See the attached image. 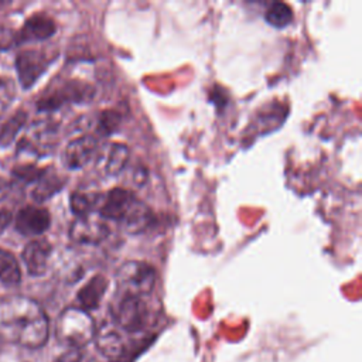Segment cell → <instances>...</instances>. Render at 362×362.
<instances>
[{
	"label": "cell",
	"instance_id": "12",
	"mask_svg": "<svg viewBox=\"0 0 362 362\" xmlns=\"http://www.w3.org/2000/svg\"><path fill=\"white\" fill-rule=\"evenodd\" d=\"M51 223L49 212L40 205H27L16 216V229L24 236H40Z\"/></svg>",
	"mask_w": 362,
	"mask_h": 362
},
{
	"label": "cell",
	"instance_id": "14",
	"mask_svg": "<svg viewBox=\"0 0 362 362\" xmlns=\"http://www.w3.org/2000/svg\"><path fill=\"white\" fill-rule=\"evenodd\" d=\"M55 23L51 17L42 13H37L31 16L20 30H17V42H31V41H42L49 38L55 33Z\"/></svg>",
	"mask_w": 362,
	"mask_h": 362
},
{
	"label": "cell",
	"instance_id": "25",
	"mask_svg": "<svg viewBox=\"0 0 362 362\" xmlns=\"http://www.w3.org/2000/svg\"><path fill=\"white\" fill-rule=\"evenodd\" d=\"M18 44L17 42V30H13L8 25H1L0 27V48H11L13 45Z\"/></svg>",
	"mask_w": 362,
	"mask_h": 362
},
{
	"label": "cell",
	"instance_id": "23",
	"mask_svg": "<svg viewBox=\"0 0 362 362\" xmlns=\"http://www.w3.org/2000/svg\"><path fill=\"white\" fill-rule=\"evenodd\" d=\"M120 123V116L116 112L112 110H106L100 115L99 122H98V130L100 134L107 136L112 132H115L119 127Z\"/></svg>",
	"mask_w": 362,
	"mask_h": 362
},
{
	"label": "cell",
	"instance_id": "28",
	"mask_svg": "<svg viewBox=\"0 0 362 362\" xmlns=\"http://www.w3.org/2000/svg\"><path fill=\"white\" fill-rule=\"evenodd\" d=\"M6 187H7V180L3 175H0V191L4 189Z\"/></svg>",
	"mask_w": 362,
	"mask_h": 362
},
{
	"label": "cell",
	"instance_id": "10",
	"mask_svg": "<svg viewBox=\"0 0 362 362\" xmlns=\"http://www.w3.org/2000/svg\"><path fill=\"white\" fill-rule=\"evenodd\" d=\"M89 96L88 86L78 82H65L61 86H57L45 92L37 102L38 110L48 112L61 107L66 102L83 100Z\"/></svg>",
	"mask_w": 362,
	"mask_h": 362
},
{
	"label": "cell",
	"instance_id": "13",
	"mask_svg": "<svg viewBox=\"0 0 362 362\" xmlns=\"http://www.w3.org/2000/svg\"><path fill=\"white\" fill-rule=\"evenodd\" d=\"M52 252V246L45 239H33L30 240L21 253L23 262L27 267V272L31 276H42L48 269V260Z\"/></svg>",
	"mask_w": 362,
	"mask_h": 362
},
{
	"label": "cell",
	"instance_id": "9",
	"mask_svg": "<svg viewBox=\"0 0 362 362\" xmlns=\"http://www.w3.org/2000/svg\"><path fill=\"white\" fill-rule=\"evenodd\" d=\"M99 140L95 136H79L72 139L62 153L64 165L69 170H79L88 165L98 154Z\"/></svg>",
	"mask_w": 362,
	"mask_h": 362
},
{
	"label": "cell",
	"instance_id": "21",
	"mask_svg": "<svg viewBox=\"0 0 362 362\" xmlns=\"http://www.w3.org/2000/svg\"><path fill=\"white\" fill-rule=\"evenodd\" d=\"M27 122V113L20 109L13 116H10L6 123L0 127V146L6 147L16 139L17 133L23 129Z\"/></svg>",
	"mask_w": 362,
	"mask_h": 362
},
{
	"label": "cell",
	"instance_id": "24",
	"mask_svg": "<svg viewBox=\"0 0 362 362\" xmlns=\"http://www.w3.org/2000/svg\"><path fill=\"white\" fill-rule=\"evenodd\" d=\"M16 86L10 78H0V112H3L14 99Z\"/></svg>",
	"mask_w": 362,
	"mask_h": 362
},
{
	"label": "cell",
	"instance_id": "2",
	"mask_svg": "<svg viewBox=\"0 0 362 362\" xmlns=\"http://www.w3.org/2000/svg\"><path fill=\"white\" fill-rule=\"evenodd\" d=\"M96 325L88 311L81 307L65 308L55 325V337L58 342L69 349H82L93 341Z\"/></svg>",
	"mask_w": 362,
	"mask_h": 362
},
{
	"label": "cell",
	"instance_id": "5",
	"mask_svg": "<svg viewBox=\"0 0 362 362\" xmlns=\"http://www.w3.org/2000/svg\"><path fill=\"white\" fill-rule=\"evenodd\" d=\"M140 202L141 201L132 191L117 187L99 195L95 212L105 221L110 219L123 226Z\"/></svg>",
	"mask_w": 362,
	"mask_h": 362
},
{
	"label": "cell",
	"instance_id": "8",
	"mask_svg": "<svg viewBox=\"0 0 362 362\" xmlns=\"http://www.w3.org/2000/svg\"><path fill=\"white\" fill-rule=\"evenodd\" d=\"M57 143V126L49 120L34 122L25 137L21 139L18 150L34 153L38 156L48 154Z\"/></svg>",
	"mask_w": 362,
	"mask_h": 362
},
{
	"label": "cell",
	"instance_id": "7",
	"mask_svg": "<svg viewBox=\"0 0 362 362\" xmlns=\"http://www.w3.org/2000/svg\"><path fill=\"white\" fill-rule=\"evenodd\" d=\"M109 235L107 222L96 212L76 216L69 228V236L79 245H99Z\"/></svg>",
	"mask_w": 362,
	"mask_h": 362
},
{
	"label": "cell",
	"instance_id": "11",
	"mask_svg": "<svg viewBox=\"0 0 362 362\" xmlns=\"http://www.w3.org/2000/svg\"><path fill=\"white\" fill-rule=\"evenodd\" d=\"M129 147L123 143H109L103 147H99L96 160V168L107 177H113L120 174L127 161H129Z\"/></svg>",
	"mask_w": 362,
	"mask_h": 362
},
{
	"label": "cell",
	"instance_id": "1",
	"mask_svg": "<svg viewBox=\"0 0 362 362\" xmlns=\"http://www.w3.org/2000/svg\"><path fill=\"white\" fill-rule=\"evenodd\" d=\"M49 322L42 307L33 298L14 296L0 301V338L30 349L45 345Z\"/></svg>",
	"mask_w": 362,
	"mask_h": 362
},
{
	"label": "cell",
	"instance_id": "20",
	"mask_svg": "<svg viewBox=\"0 0 362 362\" xmlns=\"http://www.w3.org/2000/svg\"><path fill=\"white\" fill-rule=\"evenodd\" d=\"M293 10L288 4L281 3V1H274L272 3L266 13H264V20L267 24H270L274 28H284L293 21Z\"/></svg>",
	"mask_w": 362,
	"mask_h": 362
},
{
	"label": "cell",
	"instance_id": "4",
	"mask_svg": "<svg viewBox=\"0 0 362 362\" xmlns=\"http://www.w3.org/2000/svg\"><path fill=\"white\" fill-rule=\"evenodd\" d=\"M146 297L119 294L117 301L112 305L115 322L126 332L136 334L144 331L150 321V308Z\"/></svg>",
	"mask_w": 362,
	"mask_h": 362
},
{
	"label": "cell",
	"instance_id": "17",
	"mask_svg": "<svg viewBox=\"0 0 362 362\" xmlns=\"http://www.w3.org/2000/svg\"><path fill=\"white\" fill-rule=\"evenodd\" d=\"M62 187H64V180L58 174L45 170V173L35 182V187L33 189V198L37 202H42L51 198L54 194H57Z\"/></svg>",
	"mask_w": 362,
	"mask_h": 362
},
{
	"label": "cell",
	"instance_id": "6",
	"mask_svg": "<svg viewBox=\"0 0 362 362\" xmlns=\"http://www.w3.org/2000/svg\"><path fill=\"white\" fill-rule=\"evenodd\" d=\"M54 55L44 49H24L16 58V69L23 88H31L54 61Z\"/></svg>",
	"mask_w": 362,
	"mask_h": 362
},
{
	"label": "cell",
	"instance_id": "22",
	"mask_svg": "<svg viewBox=\"0 0 362 362\" xmlns=\"http://www.w3.org/2000/svg\"><path fill=\"white\" fill-rule=\"evenodd\" d=\"M44 173H45V168H40L34 164L25 163V164L17 165L13 170V177L21 182H37Z\"/></svg>",
	"mask_w": 362,
	"mask_h": 362
},
{
	"label": "cell",
	"instance_id": "3",
	"mask_svg": "<svg viewBox=\"0 0 362 362\" xmlns=\"http://www.w3.org/2000/svg\"><path fill=\"white\" fill-rule=\"evenodd\" d=\"M115 280L119 294L147 297L156 286L157 272L146 262L129 260L117 269Z\"/></svg>",
	"mask_w": 362,
	"mask_h": 362
},
{
	"label": "cell",
	"instance_id": "19",
	"mask_svg": "<svg viewBox=\"0 0 362 362\" xmlns=\"http://www.w3.org/2000/svg\"><path fill=\"white\" fill-rule=\"evenodd\" d=\"M99 195L100 194L92 192V191H82V189L74 191L71 194V198H69L72 212L76 216H82V215L95 212Z\"/></svg>",
	"mask_w": 362,
	"mask_h": 362
},
{
	"label": "cell",
	"instance_id": "26",
	"mask_svg": "<svg viewBox=\"0 0 362 362\" xmlns=\"http://www.w3.org/2000/svg\"><path fill=\"white\" fill-rule=\"evenodd\" d=\"M55 362H86V355L81 349H69L62 354Z\"/></svg>",
	"mask_w": 362,
	"mask_h": 362
},
{
	"label": "cell",
	"instance_id": "27",
	"mask_svg": "<svg viewBox=\"0 0 362 362\" xmlns=\"http://www.w3.org/2000/svg\"><path fill=\"white\" fill-rule=\"evenodd\" d=\"M11 221V212L7 208H0V233L7 228Z\"/></svg>",
	"mask_w": 362,
	"mask_h": 362
},
{
	"label": "cell",
	"instance_id": "16",
	"mask_svg": "<svg viewBox=\"0 0 362 362\" xmlns=\"http://www.w3.org/2000/svg\"><path fill=\"white\" fill-rule=\"evenodd\" d=\"M95 342L98 351L106 358H117L123 354L124 341L123 337L113 325L105 324L95 332Z\"/></svg>",
	"mask_w": 362,
	"mask_h": 362
},
{
	"label": "cell",
	"instance_id": "15",
	"mask_svg": "<svg viewBox=\"0 0 362 362\" xmlns=\"http://www.w3.org/2000/svg\"><path fill=\"white\" fill-rule=\"evenodd\" d=\"M107 279L102 274H95L90 277L78 291V301L81 303V308L85 311L96 310L107 290Z\"/></svg>",
	"mask_w": 362,
	"mask_h": 362
},
{
	"label": "cell",
	"instance_id": "18",
	"mask_svg": "<svg viewBox=\"0 0 362 362\" xmlns=\"http://www.w3.org/2000/svg\"><path fill=\"white\" fill-rule=\"evenodd\" d=\"M21 272L16 256L4 249H0V281L7 286L18 284Z\"/></svg>",
	"mask_w": 362,
	"mask_h": 362
}]
</instances>
